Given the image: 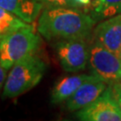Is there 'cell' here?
Segmentation results:
<instances>
[{"label":"cell","instance_id":"6da1fadb","mask_svg":"<svg viewBox=\"0 0 121 121\" xmlns=\"http://www.w3.org/2000/svg\"><path fill=\"white\" fill-rule=\"evenodd\" d=\"M95 22L92 16L77 8L46 7L39 18L38 31L48 40L85 39Z\"/></svg>","mask_w":121,"mask_h":121},{"label":"cell","instance_id":"7a4b0ae2","mask_svg":"<svg viewBox=\"0 0 121 121\" xmlns=\"http://www.w3.org/2000/svg\"><path fill=\"white\" fill-rule=\"evenodd\" d=\"M46 69V63L36 54L17 62L7 74L2 98L13 99L32 89L40 82Z\"/></svg>","mask_w":121,"mask_h":121},{"label":"cell","instance_id":"3957f363","mask_svg":"<svg viewBox=\"0 0 121 121\" xmlns=\"http://www.w3.org/2000/svg\"><path fill=\"white\" fill-rule=\"evenodd\" d=\"M40 46V38L28 24L0 39V63L6 70L25 57L34 55Z\"/></svg>","mask_w":121,"mask_h":121},{"label":"cell","instance_id":"277c9868","mask_svg":"<svg viewBox=\"0 0 121 121\" xmlns=\"http://www.w3.org/2000/svg\"><path fill=\"white\" fill-rule=\"evenodd\" d=\"M89 65L93 73L106 82L121 81V56L103 47L93 39L89 48Z\"/></svg>","mask_w":121,"mask_h":121},{"label":"cell","instance_id":"5b68a950","mask_svg":"<svg viewBox=\"0 0 121 121\" xmlns=\"http://www.w3.org/2000/svg\"><path fill=\"white\" fill-rule=\"evenodd\" d=\"M76 117L83 121H121V110L112 93L111 87L92 103L78 110Z\"/></svg>","mask_w":121,"mask_h":121},{"label":"cell","instance_id":"8992f818","mask_svg":"<svg viewBox=\"0 0 121 121\" xmlns=\"http://www.w3.org/2000/svg\"><path fill=\"white\" fill-rule=\"evenodd\" d=\"M62 68L69 73L83 70L89 61V48L84 39H63L56 44Z\"/></svg>","mask_w":121,"mask_h":121},{"label":"cell","instance_id":"52a82bcc","mask_svg":"<svg viewBox=\"0 0 121 121\" xmlns=\"http://www.w3.org/2000/svg\"><path fill=\"white\" fill-rule=\"evenodd\" d=\"M93 39L121 56V14L99 23L93 30Z\"/></svg>","mask_w":121,"mask_h":121},{"label":"cell","instance_id":"ba28073f","mask_svg":"<svg viewBox=\"0 0 121 121\" xmlns=\"http://www.w3.org/2000/svg\"><path fill=\"white\" fill-rule=\"evenodd\" d=\"M106 89L107 82L99 76L88 80L78 88L69 99L65 100L66 108L70 111L84 108L98 99Z\"/></svg>","mask_w":121,"mask_h":121},{"label":"cell","instance_id":"9c48e42d","mask_svg":"<svg viewBox=\"0 0 121 121\" xmlns=\"http://www.w3.org/2000/svg\"><path fill=\"white\" fill-rule=\"evenodd\" d=\"M93 74H74L60 79L54 85L51 91V102L58 104L65 101L78 90V88L88 80L97 77Z\"/></svg>","mask_w":121,"mask_h":121},{"label":"cell","instance_id":"30bf717a","mask_svg":"<svg viewBox=\"0 0 121 121\" xmlns=\"http://www.w3.org/2000/svg\"><path fill=\"white\" fill-rule=\"evenodd\" d=\"M43 5L41 0H0V7L12 12L28 23L39 17Z\"/></svg>","mask_w":121,"mask_h":121},{"label":"cell","instance_id":"8fae6325","mask_svg":"<svg viewBox=\"0 0 121 121\" xmlns=\"http://www.w3.org/2000/svg\"><path fill=\"white\" fill-rule=\"evenodd\" d=\"M28 24L16 14L0 7V39Z\"/></svg>","mask_w":121,"mask_h":121},{"label":"cell","instance_id":"7c38bea8","mask_svg":"<svg viewBox=\"0 0 121 121\" xmlns=\"http://www.w3.org/2000/svg\"><path fill=\"white\" fill-rule=\"evenodd\" d=\"M92 9L95 18L112 17L121 14V0H95Z\"/></svg>","mask_w":121,"mask_h":121},{"label":"cell","instance_id":"4fadbf2b","mask_svg":"<svg viewBox=\"0 0 121 121\" xmlns=\"http://www.w3.org/2000/svg\"><path fill=\"white\" fill-rule=\"evenodd\" d=\"M46 7H69L79 8L76 0H41Z\"/></svg>","mask_w":121,"mask_h":121},{"label":"cell","instance_id":"5bb4252c","mask_svg":"<svg viewBox=\"0 0 121 121\" xmlns=\"http://www.w3.org/2000/svg\"><path fill=\"white\" fill-rule=\"evenodd\" d=\"M111 90H112L113 96L121 110V82H115L113 86H111Z\"/></svg>","mask_w":121,"mask_h":121},{"label":"cell","instance_id":"9a60e30c","mask_svg":"<svg viewBox=\"0 0 121 121\" xmlns=\"http://www.w3.org/2000/svg\"><path fill=\"white\" fill-rule=\"evenodd\" d=\"M6 77H7V70L3 67V65L0 63V91L4 87Z\"/></svg>","mask_w":121,"mask_h":121},{"label":"cell","instance_id":"2e32d148","mask_svg":"<svg viewBox=\"0 0 121 121\" xmlns=\"http://www.w3.org/2000/svg\"><path fill=\"white\" fill-rule=\"evenodd\" d=\"M77 4L79 7H82V6H86L91 4V0H76Z\"/></svg>","mask_w":121,"mask_h":121}]
</instances>
